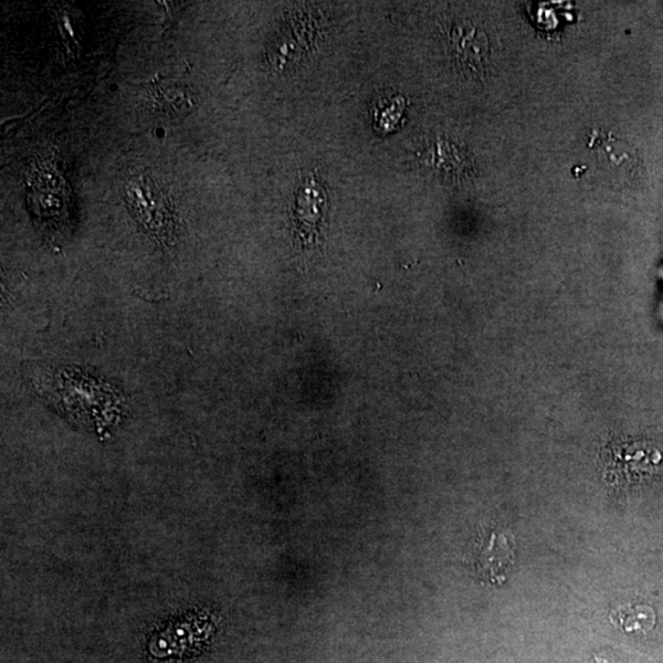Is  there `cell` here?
I'll return each instance as SVG.
<instances>
[{
  "label": "cell",
  "mask_w": 663,
  "mask_h": 663,
  "mask_svg": "<svg viewBox=\"0 0 663 663\" xmlns=\"http://www.w3.org/2000/svg\"><path fill=\"white\" fill-rule=\"evenodd\" d=\"M612 620L629 636H645L656 624V613L650 605H626L612 613Z\"/></svg>",
  "instance_id": "cell-3"
},
{
  "label": "cell",
  "mask_w": 663,
  "mask_h": 663,
  "mask_svg": "<svg viewBox=\"0 0 663 663\" xmlns=\"http://www.w3.org/2000/svg\"><path fill=\"white\" fill-rule=\"evenodd\" d=\"M515 562L512 541L505 533L494 532L479 557V572L491 584H500Z\"/></svg>",
  "instance_id": "cell-2"
},
{
  "label": "cell",
  "mask_w": 663,
  "mask_h": 663,
  "mask_svg": "<svg viewBox=\"0 0 663 663\" xmlns=\"http://www.w3.org/2000/svg\"><path fill=\"white\" fill-rule=\"evenodd\" d=\"M38 379H41L40 384H34V387H37V391L53 405L59 403L69 415H74V411H83L81 408L101 412L105 407H122V395L109 384L87 374L62 369L51 376L42 373Z\"/></svg>",
  "instance_id": "cell-1"
}]
</instances>
